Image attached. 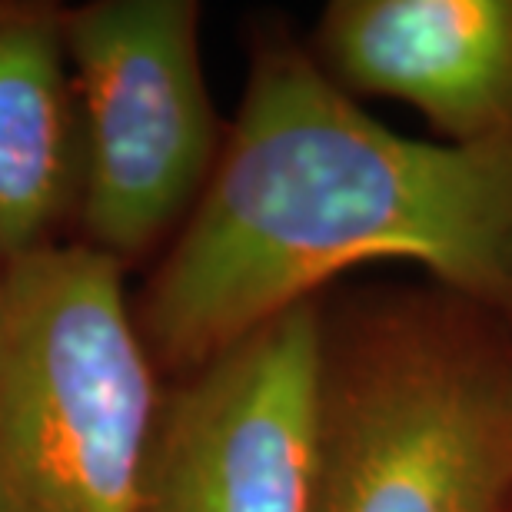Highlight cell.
<instances>
[{
	"instance_id": "obj_1",
	"label": "cell",
	"mask_w": 512,
	"mask_h": 512,
	"mask_svg": "<svg viewBox=\"0 0 512 512\" xmlns=\"http://www.w3.org/2000/svg\"><path fill=\"white\" fill-rule=\"evenodd\" d=\"M380 260L416 263L512 330V137H399L263 20L207 190L133 306L140 340L180 380Z\"/></svg>"
},
{
	"instance_id": "obj_2",
	"label": "cell",
	"mask_w": 512,
	"mask_h": 512,
	"mask_svg": "<svg viewBox=\"0 0 512 512\" xmlns=\"http://www.w3.org/2000/svg\"><path fill=\"white\" fill-rule=\"evenodd\" d=\"M313 512H512V330L436 283L323 300Z\"/></svg>"
},
{
	"instance_id": "obj_3",
	"label": "cell",
	"mask_w": 512,
	"mask_h": 512,
	"mask_svg": "<svg viewBox=\"0 0 512 512\" xmlns=\"http://www.w3.org/2000/svg\"><path fill=\"white\" fill-rule=\"evenodd\" d=\"M160 393L124 263L90 243L0 263V512H133Z\"/></svg>"
},
{
	"instance_id": "obj_4",
	"label": "cell",
	"mask_w": 512,
	"mask_h": 512,
	"mask_svg": "<svg viewBox=\"0 0 512 512\" xmlns=\"http://www.w3.org/2000/svg\"><path fill=\"white\" fill-rule=\"evenodd\" d=\"M90 247L127 263L187 223L223 130L200 60V4L97 0L64 14Z\"/></svg>"
},
{
	"instance_id": "obj_5",
	"label": "cell",
	"mask_w": 512,
	"mask_h": 512,
	"mask_svg": "<svg viewBox=\"0 0 512 512\" xmlns=\"http://www.w3.org/2000/svg\"><path fill=\"white\" fill-rule=\"evenodd\" d=\"M323 296L163 386L133 512H313Z\"/></svg>"
},
{
	"instance_id": "obj_6",
	"label": "cell",
	"mask_w": 512,
	"mask_h": 512,
	"mask_svg": "<svg viewBox=\"0 0 512 512\" xmlns=\"http://www.w3.org/2000/svg\"><path fill=\"white\" fill-rule=\"evenodd\" d=\"M306 47L350 97L403 100L453 147L512 137V0H333Z\"/></svg>"
},
{
	"instance_id": "obj_7",
	"label": "cell",
	"mask_w": 512,
	"mask_h": 512,
	"mask_svg": "<svg viewBox=\"0 0 512 512\" xmlns=\"http://www.w3.org/2000/svg\"><path fill=\"white\" fill-rule=\"evenodd\" d=\"M64 14L0 4V263L47 247L80 193Z\"/></svg>"
}]
</instances>
